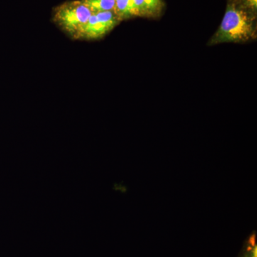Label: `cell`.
<instances>
[{
	"label": "cell",
	"instance_id": "cell-1",
	"mask_svg": "<svg viewBox=\"0 0 257 257\" xmlns=\"http://www.w3.org/2000/svg\"><path fill=\"white\" fill-rule=\"evenodd\" d=\"M256 13L246 8L242 0H228L220 26L208 45L241 43L256 40Z\"/></svg>",
	"mask_w": 257,
	"mask_h": 257
},
{
	"label": "cell",
	"instance_id": "cell-2",
	"mask_svg": "<svg viewBox=\"0 0 257 257\" xmlns=\"http://www.w3.org/2000/svg\"><path fill=\"white\" fill-rule=\"evenodd\" d=\"M92 14L81 0H77L57 7L54 12L53 20L64 32L76 39Z\"/></svg>",
	"mask_w": 257,
	"mask_h": 257
},
{
	"label": "cell",
	"instance_id": "cell-3",
	"mask_svg": "<svg viewBox=\"0 0 257 257\" xmlns=\"http://www.w3.org/2000/svg\"><path fill=\"white\" fill-rule=\"evenodd\" d=\"M120 22L114 11L92 13L76 40H99L111 31Z\"/></svg>",
	"mask_w": 257,
	"mask_h": 257
},
{
	"label": "cell",
	"instance_id": "cell-4",
	"mask_svg": "<svg viewBox=\"0 0 257 257\" xmlns=\"http://www.w3.org/2000/svg\"><path fill=\"white\" fill-rule=\"evenodd\" d=\"M135 17L157 18L163 13L165 8L164 0H133Z\"/></svg>",
	"mask_w": 257,
	"mask_h": 257
},
{
	"label": "cell",
	"instance_id": "cell-5",
	"mask_svg": "<svg viewBox=\"0 0 257 257\" xmlns=\"http://www.w3.org/2000/svg\"><path fill=\"white\" fill-rule=\"evenodd\" d=\"M92 13L114 11L115 0H81Z\"/></svg>",
	"mask_w": 257,
	"mask_h": 257
},
{
	"label": "cell",
	"instance_id": "cell-6",
	"mask_svg": "<svg viewBox=\"0 0 257 257\" xmlns=\"http://www.w3.org/2000/svg\"><path fill=\"white\" fill-rule=\"evenodd\" d=\"M114 13L121 21L135 18L133 0H115Z\"/></svg>",
	"mask_w": 257,
	"mask_h": 257
},
{
	"label": "cell",
	"instance_id": "cell-7",
	"mask_svg": "<svg viewBox=\"0 0 257 257\" xmlns=\"http://www.w3.org/2000/svg\"><path fill=\"white\" fill-rule=\"evenodd\" d=\"M242 2L248 9L256 12L257 0H242Z\"/></svg>",
	"mask_w": 257,
	"mask_h": 257
}]
</instances>
